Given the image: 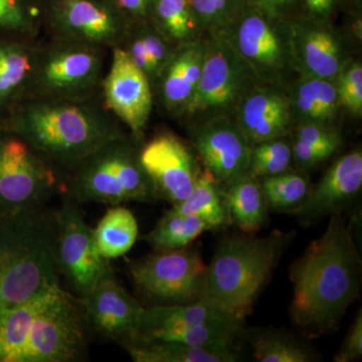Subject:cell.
<instances>
[{
    "label": "cell",
    "mask_w": 362,
    "mask_h": 362,
    "mask_svg": "<svg viewBox=\"0 0 362 362\" xmlns=\"http://www.w3.org/2000/svg\"><path fill=\"white\" fill-rule=\"evenodd\" d=\"M54 213L0 216V313L59 284Z\"/></svg>",
    "instance_id": "5"
},
{
    "label": "cell",
    "mask_w": 362,
    "mask_h": 362,
    "mask_svg": "<svg viewBox=\"0 0 362 362\" xmlns=\"http://www.w3.org/2000/svg\"><path fill=\"white\" fill-rule=\"evenodd\" d=\"M206 51L201 80L183 118L233 116L243 98L259 83L252 69L216 33H206Z\"/></svg>",
    "instance_id": "11"
},
{
    "label": "cell",
    "mask_w": 362,
    "mask_h": 362,
    "mask_svg": "<svg viewBox=\"0 0 362 362\" xmlns=\"http://www.w3.org/2000/svg\"><path fill=\"white\" fill-rule=\"evenodd\" d=\"M110 52V64L102 82V100L130 135L140 141L153 110V89L127 52L119 47Z\"/></svg>",
    "instance_id": "17"
},
{
    "label": "cell",
    "mask_w": 362,
    "mask_h": 362,
    "mask_svg": "<svg viewBox=\"0 0 362 362\" xmlns=\"http://www.w3.org/2000/svg\"><path fill=\"white\" fill-rule=\"evenodd\" d=\"M54 252L59 275L68 281L81 301L111 270L108 259L98 250L94 228L86 223L80 204L66 195L54 211Z\"/></svg>",
    "instance_id": "13"
},
{
    "label": "cell",
    "mask_w": 362,
    "mask_h": 362,
    "mask_svg": "<svg viewBox=\"0 0 362 362\" xmlns=\"http://www.w3.org/2000/svg\"><path fill=\"white\" fill-rule=\"evenodd\" d=\"M202 33L218 30L247 6V0H187Z\"/></svg>",
    "instance_id": "36"
},
{
    "label": "cell",
    "mask_w": 362,
    "mask_h": 362,
    "mask_svg": "<svg viewBox=\"0 0 362 362\" xmlns=\"http://www.w3.org/2000/svg\"><path fill=\"white\" fill-rule=\"evenodd\" d=\"M107 51L58 37L37 44L25 98L80 101L101 96L102 82L108 68Z\"/></svg>",
    "instance_id": "7"
},
{
    "label": "cell",
    "mask_w": 362,
    "mask_h": 362,
    "mask_svg": "<svg viewBox=\"0 0 362 362\" xmlns=\"http://www.w3.org/2000/svg\"><path fill=\"white\" fill-rule=\"evenodd\" d=\"M137 221L129 209L113 206L94 228L98 250L104 259L122 257L134 246L138 238Z\"/></svg>",
    "instance_id": "29"
},
{
    "label": "cell",
    "mask_w": 362,
    "mask_h": 362,
    "mask_svg": "<svg viewBox=\"0 0 362 362\" xmlns=\"http://www.w3.org/2000/svg\"><path fill=\"white\" fill-rule=\"evenodd\" d=\"M211 32L235 49L259 82L286 87L296 77L289 21L269 18L247 4L232 21Z\"/></svg>",
    "instance_id": "8"
},
{
    "label": "cell",
    "mask_w": 362,
    "mask_h": 362,
    "mask_svg": "<svg viewBox=\"0 0 362 362\" xmlns=\"http://www.w3.org/2000/svg\"><path fill=\"white\" fill-rule=\"evenodd\" d=\"M130 28L141 42L143 51L148 62V78L153 89L159 74L177 47L171 45L150 21L131 23Z\"/></svg>",
    "instance_id": "35"
},
{
    "label": "cell",
    "mask_w": 362,
    "mask_h": 362,
    "mask_svg": "<svg viewBox=\"0 0 362 362\" xmlns=\"http://www.w3.org/2000/svg\"><path fill=\"white\" fill-rule=\"evenodd\" d=\"M250 6L276 20L289 21L302 13V0H247Z\"/></svg>",
    "instance_id": "40"
},
{
    "label": "cell",
    "mask_w": 362,
    "mask_h": 362,
    "mask_svg": "<svg viewBox=\"0 0 362 362\" xmlns=\"http://www.w3.org/2000/svg\"><path fill=\"white\" fill-rule=\"evenodd\" d=\"M269 209L297 214L308 199L312 187L307 171L292 168L279 175L258 178Z\"/></svg>",
    "instance_id": "30"
},
{
    "label": "cell",
    "mask_w": 362,
    "mask_h": 362,
    "mask_svg": "<svg viewBox=\"0 0 362 362\" xmlns=\"http://www.w3.org/2000/svg\"><path fill=\"white\" fill-rule=\"evenodd\" d=\"M289 26L297 75L335 81L354 59L351 35L334 23L300 14L289 20Z\"/></svg>",
    "instance_id": "15"
},
{
    "label": "cell",
    "mask_w": 362,
    "mask_h": 362,
    "mask_svg": "<svg viewBox=\"0 0 362 362\" xmlns=\"http://www.w3.org/2000/svg\"><path fill=\"white\" fill-rule=\"evenodd\" d=\"M61 182V173L28 143L0 128V216L44 209Z\"/></svg>",
    "instance_id": "10"
},
{
    "label": "cell",
    "mask_w": 362,
    "mask_h": 362,
    "mask_svg": "<svg viewBox=\"0 0 362 362\" xmlns=\"http://www.w3.org/2000/svg\"><path fill=\"white\" fill-rule=\"evenodd\" d=\"M362 357V312H357L354 322L345 337L341 349L333 361L335 362H352L361 361Z\"/></svg>",
    "instance_id": "41"
},
{
    "label": "cell",
    "mask_w": 362,
    "mask_h": 362,
    "mask_svg": "<svg viewBox=\"0 0 362 362\" xmlns=\"http://www.w3.org/2000/svg\"><path fill=\"white\" fill-rule=\"evenodd\" d=\"M361 187L362 150L357 147L338 157L321 180L312 185L308 199L296 214L300 225L313 226L326 216L342 214Z\"/></svg>",
    "instance_id": "20"
},
{
    "label": "cell",
    "mask_w": 362,
    "mask_h": 362,
    "mask_svg": "<svg viewBox=\"0 0 362 362\" xmlns=\"http://www.w3.org/2000/svg\"><path fill=\"white\" fill-rule=\"evenodd\" d=\"M251 145L290 135L293 122L285 86L259 82L243 98L233 113Z\"/></svg>",
    "instance_id": "21"
},
{
    "label": "cell",
    "mask_w": 362,
    "mask_h": 362,
    "mask_svg": "<svg viewBox=\"0 0 362 362\" xmlns=\"http://www.w3.org/2000/svg\"><path fill=\"white\" fill-rule=\"evenodd\" d=\"M171 209L177 213L197 216L206 223L209 230H218L230 223L223 187L204 168L199 173L192 194Z\"/></svg>",
    "instance_id": "28"
},
{
    "label": "cell",
    "mask_w": 362,
    "mask_h": 362,
    "mask_svg": "<svg viewBox=\"0 0 362 362\" xmlns=\"http://www.w3.org/2000/svg\"><path fill=\"white\" fill-rule=\"evenodd\" d=\"M294 125L319 123L340 126L343 109L334 81L297 75L286 86Z\"/></svg>",
    "instance_id": "23"
},
{
    "label": "cell",
    "mask_w": 362,
    "mask_h": 362,
    "mask_svg": "<svg viewBox=\"0 0 362 362\" xmlns=\"http://www.w3.org/2000/svg\"><path fill=\"white\" fill-rule=\"evenodd\" d=\"M131 23L149 21L154 0H113Z\"/></svg>",
    "instance_id": "42"
},
{
    "label": "cell",
    "mask_w": 362,
    "mask_h": 362,
    "mask_svg": "<svg viewBox=\"0 0 362 362\" xmlns=\"http://www.w3.org/2000/svg\"><path fill=\"white\" fill-rule=\"evenodd\" d=\"M361 8L350 0H302L301 16L312 20L334 23L337 16L352 8Z\"/></svg>",
    "instance_id": "38"
},
{
    "label": "cell",
    "mask_w": 362,
    "mask_h": 362,
    "mask_svg": "<svg viewBox=\"0 0 362 362\" xmlns=\"http://www.w3.org/2000/svg\"><path fill=\"white\" fill-rule=\"evenodd\" d=\"M82 302L54 285L0 313V362H75L84 356Z\"/></svg>",
    "instance_id": "3"
},
{
    "label": "cell",
    "mask_w": 362,
    "mask_h": 362,
    "mask_svg": "<svg viewBox=\"0 0 362 362\" xmlns=\"http://www.w3.org/2000/svg\"><path fill=\"white\" fill-rule=\"evenodd\" d=\"M0 128L21 138L61 175L127 134L101 96L80 101L25 98L0 118Z\"/></svg>",
    "instance_id": "2"
},
{
    "label": "cell",
    "mask_w": 362,
    "mask_h": 362,
    "mask_svg": "<svg viewBox=\"0 0 362 362\" xmlns=\"http://www.w3.org/2000/svg\"><path fill=\"white\" fill-rule=\"evenodd\" d=\"M149 21L175 47L206 35L195 21L187 0H154Z\"/></svg>",
    "instance_id": "31"
},
{
    "label": "cell",
    "mask_w": 362,
    "mask_h": 362,
    "mask_svg": "<svg viewBox=\"0 0 362 362\" xmlns=\"http://www.w3.org/2000/svg\"><path fill=\"white\" fill-rule=\"evenodd\" d=\"M81 302L88 324L100 335L123 347L134 340L145 307L119 283L112 269Z\"/></svg>",
    "instance_id": "19"
},
{
    "label": "cell",
    "mask_w": 362,
    "mask_h": 362,
    "mask_svg": "<svg viewBox=\"0 0 362 362\" xmlns=\"http://www.w3.org/2000/svg\"><path fill=\"white\" fill-rule=\"evenodd\" d=\"M247 337L252 356L259 362H317L322 358L309 343L287 330L252 329Z\"/></svg>",
    "instance_id": "27"
},
{
    "label": "cell",
    "mask_w": 362,
    "mask_h": 362,
    "mask_svg": "<svg viewBox=\"0 0 362 362\" xmlns=\"http://www.w3.org/2000/svg\"><path fill=\"white\" fill-rule=\"evenodd\" d=\"M37 49L35 39L0 40V112L6 113L25 99Z\"/></svg>",
    "instance_id": "25"
},
{
    "label": "cell",
    "mask_w": 362,
    "mask_h": 362,
    "mask_svg": "<svg viewBox=\"0 0 362 362\" xmlns=\"http://www.w3.org/2000/svg\"><path fill=\"white\" fill-rule=\"evenodd\" d=\"M294 237L276 230L223 238L206 265L201 300L246 319Z\"/></svg>",
    "instance_id": "4"
},
{
    "label": "cell",
    "mask_w": 362,
    "mask_h": 362,
    "mask_svg": "<svg viewBox=\"0 0 362 362\" xmlns=\"http://www.w3.org/2000/svg\"><path fill=\"white\" fill-rule=\"evenodd\" d=\"M187 132L199 163L223 187L249 170L252 145L233 116L189 120Z\"/></svg>",
    "instance_id": "16"
},
{
    "label": "cell",
    "mask_w": 362,
    "mask_h": 362,
    "mask_svg": "<svg viewBox=\"0 0 362 362\" xmlns=\"http://www.w3.org/2000/svg\"><path fill=\"white\" fill-rule=\"evenodd\" d=\"M290 135L252 145L247 173L257 178L285 173L293 168Z\"/></svg>",
    "instance_id": "33"
},
{
    "label": "cell",
    "mask_w": 362,
    "mask_h": 362,
    "mask_svg": "<svg viewBox=\"0 0 362 362\" xmlns=\"http://www.w3.org/2000/svg\"><path fill=\"white\" fill-rule=\"evenodd\" d=\"M206 51V35L176 47L153 86L154 99L173 116L187 113L201 80Z\"/></svg>",
    "instance_id": "22"
},
{
    "label": "cell",
    "mask_w": 362,
    "mask_h": 362,
    "mask_svg": "<svg viewBox=\"0 0 362 362\" xmlns=\"http://www.w3.org/2000/svg\"><path fill=\"white\" fill-rule=\"evenodd\" d=\"M230 223L245 233L258 232L268 221L269 206L258 178L249 173L223 187Z\"/></svg>",
    "instance_id": "26"
},
{
    "label": "cell",
    "mask_w": 362,
    "mask_h": 362,
    "mask_svg": "<svg viewBox=\"0 0 362 362\" xmlns=\"http://www.w3.org/2000/svg\"><path fill=\"white\" fill-rule=\"evenodd\" d=\"M136 362H235L239 342L194 345L168 340H135L124 346Z\"/></svg>",
    "instance_id": "24"
},
{
    "label": "cell",
    "mask_w": 362,
    "mask_h": 362,
    "mask_svg": "<svg viewBox=\"0 0 362 362\" xmlns=\"http://www.w3.org/2000/svg\"><path fill=\"white\" fill-rule=\"evenodd\" d=\"M40 20L51 37L111 51L122 42L130 21L113 0H40Z\"/></svg>",
    "instance_id": "14"
},
{
    "label": "cell",
    "mask_w": 362,
    "mask_h": 362,
    "mask_svg": "<svg viewBox=\"0 0 362 362\" xmlns=\"http://www.w3.org/2000/svg\"><path fill=\"white\" fill-rule=\"evenodd\" d=\"M140 141L120 136L78 161L62 175L61 192L77 204L120 206L151 204L153 187L140 161Z\"/></svg>",
    "instance_id": "6"
},
{
    "label": "cell",
    "mask_w": 362,
    "mask_h": 362,
    "mask_svg": "<svg viewBox=\"0 0 362 362\" xmlns=\"http://www.w3.org/2000/svg\"><path fill=\"white\" fill-rule=\"evenodd\" d=\"M338 99L343 111L354 118L362 116V64L359 59L349 61L334 81Z\"/></svg>",
    "instance_id": "37"
},
{
    "label": "cell",
    "mask_w": 362,
    "mask_h": 362,
    "mask_svg": "<svg viewBox=\"0 0 362 362\" xmlns=\"http://www.w3.org/2000/svg\"><path fill=\"white\" fill-rule=\"evenodd\" d=\"M206 265L197 250L156 252L130 266L135 289L150 306L189 304L201 300Z\"/></svg>",
    "instance_id": "12"
},
{
    "label": "cell",
    "mask_w": 362,
    "mask_h": 362,
    "mask_svg": "<svg viewBox=\"0 0 362 362\" xmlns=\"http://www.w3.org/2000/svg\"><path fill=\"white\" fill-rule=\"evenodd\" d=\"M140 161L156 199L180 204L192 194L202 170L192 146L171 132H161L140 147Z\"/></svg>",
    "instance_id": "18"
},
{
    "label": "cell",
    "mask_w": 362,
    "mask_h": 362,
    "mask_svg": "<svg viewBox=\"0 0 362 362\" xmlns=\"http://www.w3.org/2000/svg\"><path fill=\"white\" fill-rule=\"evenodd\" d=\"M290 280L293 322L308 338L334 332L362 281L361 252L342 214L329 216L323 235L292 264Z\"/></svg>",
    "instance_id": "1"
},
{
    "label": "cell",
    "mask_w": 362,
    "mask_h": 362,
    "mask_svg": "<svg viewBox=\"0 0 362 362\" xmlns=\"http://www.w3.org/2000/svg\"><path fill=\"white\" fill-rule=\"evenodd\" d=\"M40 25V0H0V30L35 39Z\"/></svg>",
    "instance_id": "34"
},
{
    "label": "cell",
    "mask_w": 362,
    "mask_h": 362,
    "mask_svg": "<svg viewBox=\"0 0 362 362\" xmlns=\"http://www.w3.org/2000/svg\"><path fill=\"white\" fill-rule=\"evenodd\" d=\"M209 226L197 216L168 209L145 240L156 252L185 249L194 243Z\"/></svg>",
    "instance_id": "32"
},
{
    "label": "cell",
    "mask_w": 362,
    "mask_h": 362,
    "mask_svg": "<svg viewBox=\"0 0 362 362\" xmlns=\"http://www.w3.org/2000/svg\"><path fill=\"white\" fill-rule=\"evenodd\" d=\"M244 322L243 317L202 300L150 306L142 312L133 341L168 340L194 345L240 342L245 332Z\"/></svg>",
    "instance_id": "9"
},
{
    "label": "cell",
    "mask_w": 362,
    "mask_h": 362,
    "mask_svg": "<svg viewBox=\"0 0 362 362\" xmlns=\"http://www.w3.org/2000/svg\"><path fill=\"white\" fill-rule=\"evenodd\" d=\"M291 143L294 164L305 171L316 168L338 151L333 147L306 144L296 140L291 139Z\"/></svg>",
    "instance_id": "39"
},
{
    "label": "cell",
    "mask_w": 362,
    "mask_h": 362,
    "mask_svg": "<svg viewBox=\"0 0 362 362\" xmlns=\"http://www.w3.org/2000/svg\"><path fill=\"white\" fill-rule=\"evenodd\" d=\"M352 4L356 6L361 7L362 0H350Z\"/></svg>",
    "instance_id": "43"
}]
</instances>
